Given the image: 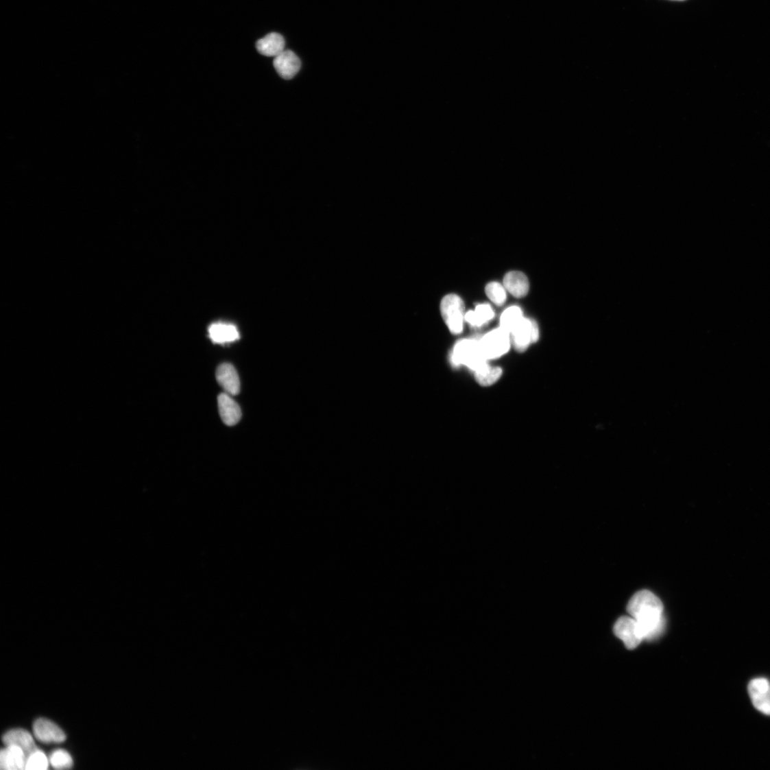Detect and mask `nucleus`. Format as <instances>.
<instances>
[{
  "mask_svg": "<svg viewBox=\"0 0 770 770\" xmlns=\"http://www.w3.org/2000/svg\"><path fill=\"white\" fill-rule=\"evenodd\" d=\"M627 610L638 622L644 640H653L664 631L666 625L664 605L649 590H640L634 594Z\"/></svg>",
  "mask_w": 770,
  "mask_h": 770,
  "instance_id": "f257e3e1",
  "label": "nucleus"
},
{
  "mask_svg": "<svg viewBox=\"0 0 770 770\" xmlns=\"http://www.w3.org/2000/svg\"><path fill=\"white\" fill-rule=\"evenodd\" d=\"M452 360L455 365L467 366L474 372L488 365L487 358L483 354L479 341L475 339H463L457 344Z\"/></svg>",
  "mask_w": 770,
  "mask_h": 770,
  "instance_id": "f03ea898",
  "label": "nucleus"
},
{
  "mask_svg": "<svg viewBox=\"0 0 770 770\" xmlns=\"http://www.w3.org/2000/svg\"><path fill=\"white\" fill-rule=\"evenodd\" d=\"M481 350L487 360L503 356L510 348V334L499 328L483 336L479 341Z\"/></svg>",
  "mask_w": 770,
  "mask_h": 770,
  "instance_id": "7ed1b4c3",
  "label": "nucleus"
},
{
  "mask_svg": "<svg viewBox=\"0 0 770 770\" xmlns=\"http://www.w3.org/2000/svg\"><path fill=\"white\" fill-rule=\"evenodd\" d=\"M464 305L457 295L445 296L441 302V313L451 333L459 334L463 330Z\"/></svg>",
  "mask_w": 770,
  "mask_h": 770,
  "instance_id": "20e7f679",
  "label": "nucleus"
},
{
  "mask_svg": "<svg viewBox=\"0 0 770 770\" xmlns=\"http://www.w3.org/2000/svg\"><path fill=\"white\" fill-rule=\"evenodd\" d=\"M614 631L629 650L637 648L644 640L639 625L633 617L620 618L614 625Z\"/></svg>",
  "mask_w": 770,
  "mask_h": 770,
  "instance_id": "39448f33",
  "label": "nucleus"
},
{
  "mask_svg": "<svg viewBox=\"0 0 770 770\" xmlns=\"http://www.w3.org/2000/svg\"><path fill=\"white\" fill-rule=\"evenodd\" d=\"M512 343L519 352H523L532 343L538 340L540 330L535 321L524 317L511 332Z\"/></svg>",
  "mask_w": 770,
  "mask_h": 770,
  "instance_id": "423d86ee",
  "label": "nucleus"
},
{
  "mask_svg": "<svg viewBox=\"0 0 770 770\" xmlns=\"http://www.w3.org/2000/svg\"><path fill=\"white\" fill-rule=\"evenodd\" d=\"M748 692L755 708L770 716V684L768 679L760 677L751 680Z\"/></svg>",
  "mask_w": 770,
  "mask_h": 770,
  "instance_id": "0eeeda50",
  "label": "nucleus"
},
{
  "mask_svg": "<svg viewBox=\"0 0 770 770\" xmlns=\"http://www.w3.org/2000/svg\"><path fill=\"white\" fill-rule=\"evenodd\" d=\"M32 728L34 737L42 743H61L66 740L64 731L47 719H38L34 723Z\"/></svg>",
  "mask_w": 770,
  "mask_h": 770,
  "instance_id": "6e6552de",
  "label": "nucleus"
},
{
  "mask_svg": "<svg viewBox=\"0 0 770 770\" xmlns=\"http://www.w3.org/2000/svg\"><path fill=\"white\" fill-rule=\"evenodd\" d=\"M274 66L282 79L289 80L298 73L301 62L293 51L284 50L275 58Z\"/></svg>",
  "mask_w": 770,
  "mask_h": 770,
  "instance_id": "1a4fd4ad",
  "label": "nucleus"
},
{
  "mask_svg": "<svg viewBox=\"0 0 770 770\" xmlns=\"http://www.w3.org/2000/svg\"><path fill=\"white\" fill-rule=\"evenodd\" d=\"M27 756L20 747L7 745L0 753V768L4 770L25 769Z\"/></svg>",
  "mask_w": 770,
  "mask_h": 770,
  "instance_id": "9d476101",
  "label": "nucleus"
},
{
  "mask_svg": "<svg viewBox=\"0 0 770 770\" xmlns=\"http://www.w3.org/2000/svg\"><path fill=\"white\" fill-rule=\"evenodd\" d=\"M217 380L230 396H237L240 392L241 383L235 368L229 363L221 365L217 371Z\"/></svg>",
  "mask_w": 770,
  "mask_h": 770,
  "instance_id": "9b49d317",
  "label": "nucleus"
},
{
  "mask_svg": "<svg viewBox=\"0 0 770 770\" xmlns=\"http://www.w3.org/2000/svg\"><path fill=\"white\" fill-rule=\"evenodd\" d=\"M3 742L5 746L14 745L22 748L27 758L38 749L31 734L23 729H13L7 732L3 736Z\"/></svg>",
  "mask_w": 770,
  "mask_h": 770,
  "instance_id": "f8f14e48",
  "label": "nucleus"
},
{
  "mask_svg": "<svg viewBox=\"0 0 770 770\" xmlns=\"http://www.w3.org/2000/svg\"><path fill=\"white\" fill-rule=\"evenodd\" d=\"M219 413L228 426H234L241 420L242 413L239 404L227 393H222L218 399Z\"/></svg>",
  "mask_w": 770,
  "mask_h": 770,
  "instance_id": "ddd939ff",
  "label": "nucleus"
},
{
  "mask_svg": "<svg viewBox=\"0 0 770 770\" xmlns=\"http://www.w3.org/2000/svg\"><path fill=\"white\" fill-rule=\"evenodd\" d=\"M208 334L212 341L218 344H230L240 338L239 332L234 325L221 322L210 325Z\"/></svg>",
  "mask_w": 770,
  "mask_h": 770,
  "instance_id": "4468645a",
  "label": "nucleus"
},
{
  "mask_svg": "<svg viewBox=\"0 0 770 770\" xmlns=\"http://www.w3.org/2000/svg\"><path fill=\"white\" fill-rule=\"evenodd\" d=\"M285 42L282 36L276 32L268 34L256 43V49L262 56L276 58L285 50Z\"/></svg>",
  "mask_w": 770,
  "mask_h": 770,
  "instance_id": "2eb2a0df",
  "label": "nucleus"
},
{
  "mask_svg": "<svg viewBox=\"0 0 770 770\" xmlns=\"http://www.w3.org/2000/svg\"><path fill=\"white\" fill-rule=\"evenodd\" d=\"M505 288L514 296L522 298L529 290V283L527 276L518 272L507 274L504 278Z\"/></svg>",
  "mask_w": 770,
  "mask_h": 770,
  "instance_id": "dca6fc26",
  "label": "nucleus"
},
{
  "mask_svg": "<svg viewBox=\"0 0 770 770\" xmlns=\"http://www.w3.org/2000/svg\"><path fill=\"white\" fill-rule=\"evenodd\" d=\"M494 317V313L488 304H481L476 307L475 310L466 313L464 320L474 327H480L487 324Z\"/></svg>",
  "mask_w": 770,
  "mask_h": 770,
  "instance_id": "f3484780",
  "label": "nucleus"
},
{
  "mask_svg": "<svg viewBox=\"0 0 770 770\" xmlns=\"http://www.w3.org/2000/svg\"><path fill=\"white\" fill-rule=\"evenodd\" d=\"M524 317L523 313L520 308L512 306L505 311L503 315H501L500 318V328L504 329L510 334Z\"/></svg>",
  "mask_w": 770,
  "mask_h": 770,
  "instance_id": "a211bd4d",
  "label": "nucleus"
},
{
  "mask_svg": "<svg viewBox=\"0 0 770 770\" xmlns=\"http://www.w3.org/2000/svg\"><path fill=\"white\" fill-rule=\"evenodd\" d=\"M503 374V370L496 367H492L488 364L475 372L477 382L483 386H490L495 383Z\"/></svg>",
  "mask_w": 770,
  "mask_h": 770,
  "instance_id": "6ab92c4d",
  "label": "nucleus"
},
{
  "mask_svg": "<svg viewBox=\"0 0 770 770\" xmlns=\"http://www.w3.org/2000/svg\"><path fill=\"white\" fill-rule=\"evenodd\" d=\"M49 764L57 769H70L73 766V760L64 749H56L49 756Z\"/></svg>",
  "mask_w": 770,
  "mask_h": 770,
  "instance_id": "aec40b11",
  "label": "nucleus"
},
{
  "mask_svg": "<svg viewBox=\"0 0 770 770\" xmlns=\"http://www.w3.org/2000/svg\"><path fill=\"white\" fill-rule=\"evenodd\" d=\"M49 760L42 750L34 751L26 761L27 770H45L48 769Z\"/></svg>",
  "mask_w": 770,
  "mask_h": 770,
  "instance_id": "412c9836",
  "label": "nucleus"
},
{
  "mask_svg": "<svg viewBox=\"0 0 770 770\" xmlns=\"http://www.w3.org/2000/svg\"><path fill=\"white\" fill-rule=\"evenodd\" d=\"M486 294L496 305L499 306H503L507 300L505 287L496 282H490L487 285Z\"/></svg>",
  "mask_w": 770,
  "mask_h": 770,
  "instance_id": "4be33fe9",
  "label": "nucleus"
},
{
  "mask_svg": "<svg viewBox=\"0 0 770 770\" xmlns=\"http://www.w3.org/2000/svg\"><path fill=\"white\" fill-rule=\"evenodd\" d=\"M674 1H684V0H674Z\"/></svg>",
  "mask_w": 770,
  "mask_h": 770,
  "instance_id": "5701e85b",
  "label": "nucleus"
}]
</instances>
